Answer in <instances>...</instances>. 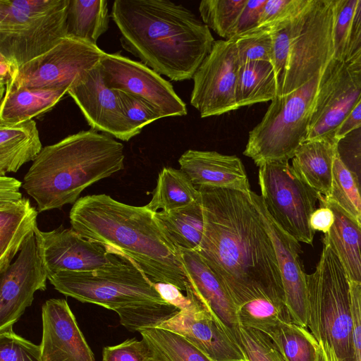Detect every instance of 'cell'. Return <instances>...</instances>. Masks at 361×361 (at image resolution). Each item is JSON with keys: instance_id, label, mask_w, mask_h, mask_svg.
Instances as JSON below:
<instances>
[{"instance_id": "1", "label": "cell", "mask_w": 361, "mask_h": 361, "mask_svg": "<svg viewBox=\"0 0 361 361\" xmlns=\"http://www.w3.org/2000/svg\"><path fill=\"white\" fill-rule=\"evenodd\" d=\"M197 188L204 216L197 252L226 286L238 309L258 298L285 303L275 249L250 192Z\"/></svg>"}, {"instance_id": "2", "label": "cell", "mask_w": 361, "mask_h": 361, "mask_svg": "<svg viewBox=\"0 0 361 361\" xmlns=\"http://www.w3.org/2000/svg\"><path fill=\"white\" fill-rule=\"evenodd\" d=\"M110 16L123 48L173 81L192 79L215 42L195 14L169 0H115Z\"/></svg>"}, {"instance_id": "3", "label": "cell", "mask_w": 361, "mask_h": 361, "mask_svg": "<svg viewBox=\"0 0 361 361\" xmlns=\"http://www.w3.org/2000/svg\"><path fill=\"white\" fill-rule=\"evenodd\" d=\"M69 219L82 237L130 258L152 282L185 291L178 247L146 205L127 204L106 194L86 195L73 205Z\"/></svg>"}, {"instance_id": "4", "label": "cell", "mask_w": 361, "mask_h": 361, "mask_svg": "<svg viewBox=\"0 0 361 361\" xmlns=\"http://www.w3.org/2000/svg\"><path fill=\"white\" fill-rule=\"evenodd\" d=\"M124 147L111 136L82 130L44 147L25 175L23 188L38 212L74 204L89 186L124 169Z\"/></svg>"}, {"instance_id": "5", "label": "cell", "mask_w": 361, "mask_h": 361, "mask_svg": "<svg viewBox=\"0 0 361 361\" xmlns=\"http://www.w3.org/2000/svg\"><path fill=\"white\" fill-rule=\"evenodd\" d=\"M315 271L306 275L307 327L318 342L329 343L337 355L351 360L352 314L349 281L329 242Z\"/></svg>"}, {"instance_id": "6", "label": "cell", "mask_w": 361, "mask_h": 361, "mask_svg": "<svg viewBox=\"0 0 361 361\" xmlns=\"http://www.w3.org/2000/svg\"><path fill=\"white\" fill-rule=\"evenodd\" d=\"M69 0H0V54L19 67L67 37Z\"/></svg>"}, {"instance_id": "7", "label": "cell", "mask_w": 361, "mask_h": 361, "mask_svg": "<svg viewBox=\"0 0 361 361\" xmlns=\"http://www.w3.org/2000/svg\"><path fill=\"white\" fill-rule=\"evenodd\" d=\"M323 72L295 91L274 98L261 121L249 132L243 154L257 166L288 161L305 141Z\"/></svg>"}, {"instance_id": "8", "label": "cell", "mask_w": 361, "mask_h": 361, "mask_svg": "<svg viewBox=\"0 0 361 361\" xmlns=\"http://www.w3.org/2000/svg\"><path fill=\"white\" fill-rule=\"evenodd\" d=\"M58 292L81 302L116 311L149 303H168L152 282L128 257L123 264L94 271H62L48 276Z\"/></svg>"}, {"instance_id": "9", "label": "cell", "mask_w": 361, "mask_h": 361, "mask_svg": "<svg viewBox=\"0 0 361 361\" xmlns=\"http://www.w3.org/2000/svg\"><path fill=\"white\" fill-rule=\"evenodd\" d=\"M336 0H310L293 20L287 66L281 96L322 73L334 59Z\"/></svg>"}, {"instance_id": "10", "label": "cell", "mask_w": 361, "mask_h": 361, "mask_svg": "<svg viewBox=\"0 0 361 361\" xmlns=\"http://www.w3.org/2000/svg\"><path fill=\"white\" fill-rule=\"evenodd\" d=\"M261 197L276 223L297 241L312 245L315 231L310 218L319 194L305 183L288 161L259 166Z\"/></svg>"}, {"instance_id": "11", "label": "cell", "mask_w": 361, "mask_h": 361, "mask_svg": "<svg viewBox=\"0 0 361 361\" xmlns=\"http://www.w3.org/2000/svg\"><path fill=\"white\" fill-rule=\"evenodd\" d=\"M105 53L97 44L66 37L49 51L19 67L5 93L20 88H70L97 66Z\"/></svg>"}, {"instance_id": "12", "label": "cell", "mask_w": 361, "mask_h": 361, "mask_svg": "<svg viewBox=\"0 0 361 361\" xmlns=\"http://www.w3.org/2000/svg\"><path fill=\"white\" fill-rule=\"evenodd\" d=\"M240 66L235 39L214 42L192 77L190 104L202 118L238 109L235 92Z\"/></svg>"}, {"instance_id": "13", "label": "cell", "mask_w": 361, "mask_h": 361, "mask_svg": "<svg viewBox=\"0 0 361 361\" xmlns=\"http://www.w3.org/2000/svg\"><path fill=\"white\" fill-rule=\"evenodd\" d=\"M36 229L27 237L15 262L0 273V333L13 329L32 305L36 291L47 289L48 274Z\"/></svg>"}, {"instance_id": "14", "label": "cell", "mask_w": 361, "mask_h": 361, "mask_svg": "<svg viewBox=\"0 0 361 361\" xmlns=\"http://www.w3.org/2000/svg\"><path fill=\"white\" fill-rule=\"evenodd\" d=\"M360 96L361 75L352 70L348 63L333 59L322 73L305 141L335 140L337 129Z\"/></svg>"}, {"instance_id": "15", "label": "cell", "mask_w": 361, "mask_h": 361, "mask_svg": "<svg viewBox=\"0 0 361 361\" xmlns=\"http://www.w3.org/2000/svg\"><path fill=\"white\" fill-rule=\"evenodd\" d=\"M107 87L137 96L153 106L163 118L187 114L185 103L172 85L142 62L119 53L107 54L100 61Z\"/></svg>"}, {"instance_id": "16", "label": "cell", "mask_w": 361, "mask_h": 361, "mask_svg": "<svg viewBox=\"0 0 361 361\" xmlns=\"http://www.w3.org/2000/svg\"><path fill=\"white\" fill-rule=\"evenodd\" d=\"M36 233L48 276L62 271L108 270L123 264L128 259L62 225L50 231H41L37 228Z\"/></svg>"}, {"instance_id": "17", "label": "cell", "mask_w": 361, "mask_h": 361, "mask_svg": "<svg viewBox=\"0 0 361 361\" xmlns=\"http://www.w3.org/2000/svg\"><path fill=\"white\" fill-rule=\"evenodd\" d=\"M67 93L92 130L123 141L138 135L126 116L115 91L106 85L99 64L70 87Z\"/></svg>"}, {"instance_id": "18", "label": "cell", "mask_w": 361, "mask_h": 361, "mask_svg": "<svg viewBox=\"0 0 361 361\" xmlns=\"http://www.w3.org/2000/svg\"><path fill=\"white\" fill-rule=\"evenodd\" d=\"M271 238L284 292L286 306L293 323L307 328V289L306 274L300 260L301 246L273 219L261 195L250 192Z\"/></svg>"}, {"instance_id": "19", "label": "cell", "mask_w": 361, "mask_h": 361, "mask_svg": "<svg viewBox=\"0 0 361 361\" xmlns=\"http://www.w3.org/2000/svg\"><path fill=\"white\" fill-rule=\"evenodd\" d=\"M177 247L187 278L185 293H190L200 307L237 343L236 331L240 325L238 307L227 288L197 251Z\"/></svg>"}, {"instance_id": "20", "label": "cell", "mask_w": 361, "mask_h": 361, "mask_svg": "<svg viewBox=\"0 0 361 361\" xmlns=\"http://www.w3.org/2000/svg\"><path fill=\"white\" fill-rule=\"evenodd\" d=\"M43 361H96L66 300L51 298L42 307Z\"/></svg>"}, {"instance_id": "21", "label": "cell", "mask_w": 361, "mask_h": 361, "mask_svg": "<svg viewBox=\"0 0 361 361\" xmlns=\"http://www.w3.org/2000/svg\"><path fill=\"white\" fill-rule=\"evenodd\" d=\"M23 182L0 176V273L20 252L27 237L37 228L38 211L19 191Z\"/></svg>"}, {"instance_id": "22", "label": "cell", "mask_w": 361, "mask_h": 361, "mask_svg": "<svg viewBox=\"0 0 361 361\" xmlns=\"http://www.w3.org/2000/svg\"><path fill=\"white\" fill-rule=\"evenodd\" d=\"M157 327L180 334L214 361H246L238 344L204 310L178 311Z\"/></svg>"}, {"instance_id": "23", "label": "cell", "mask_w": 361, "mask_h": 361, "mask_svg": "<svg viewBox=\"0 0 361 361\" xmlns=\"http://www.w3.org/2000/svg\"><path fill=\"white\" fill-rule=\"evenodd\" d=\"M180 169L197 188L229 189L249 193V180L240 158L215 151L188 149L179 158Z\"/></svg>"}, {"instance_id": "24", "label": "cell", "mask_w": 361, "mask_h": 361, "mask_svg": "<svg viewBox=\"0 0 361 361\" xmlns=\"http://www.w3.org/2000/svg\"><path fill=\"white\" fill-rule=\"evenodd\" d=\"M320 206L329 207L334 223L324 238L338 256L348 281L361 282V226L336 201L319 195Z\"/></svg>"}, {"instance_id": "25", "label": "cell", "mask_w": 361, "mask_h": 361, "mask_svg": "<svg viewBox=\"0 0 361 361\" xmlns=\"http://www.w3.org/2000/svg\"><path fill=\"white\" fill-rule=\"evenodd\" d=\"M337 142L330 139L305 141L292 158L296 175L318 194L330 197Z\"/></svg>"}, {"instance_id": "26", "label": "cell", "mask_w": 361, "mask_h": 361, "mask_svg": "<svg viewBox=\"0 0 361 361\" xmlns=\"http://www.w3.org/2000/svg\"><path fill=\"white\" fill-rule=\"evenodd\" d=\"M42 149L33 119L0 125V176L17 172L25 163L33 161Z\"/></svg>"}, {"instance_id": "27", "label": "cell", "mask_w": 361, "mask_h": 361, "mask_svg": "<svg viewBox=\"0 0 361 361\" xmlns=\"http://www.w3.org/2000/svg\"><path fill=\"white\" fill-rule=\"evenodd\" d=\"M68 87L20 88L6 92L1 99L0 125L20 123L52 109Z\"/></svg>"}, {"instance_id": "28", "label": "cell", "mask_w": 361, "mask_h": 361, "mask_svg": "<svg viewBox=\"0 0 361 361\" xmlns=\"http://www.w3.org/2000/svg\"><path fill=\"white\" fill-rule=\"evenodd\" d=\"M155 216L173 243L187 250L197 251L204 232V216L201 199L185 207Z\"/></svg>"}, {"instance_id": "29", "label": "cell", "mask_w": 361, "mask_h": 361, "mask_svg": "<svg viewBox=\"0 0 361 361\" xmlns=\"http://www.w3.org/2000/svg\"><path fill=\"white\" fill-rule=\"evenodd\" d=\"M146 207L153 212H169L188 206L201 199L200 190L180 169L164 167Z\"/></svg>"}, {"instance_id": "30", "label": "cell", "mask_w": 361, "mask_h": 361, "mask_svg": "<svg viewBox=\"0 0 361 361\" xmlns=\"http://www.w3.org/2000/svg\"><path fill=\"white\" fill-rule=\"evenodd\" d=\"M110 17L106 0H69L67 37L97 44L109 29Z\"/></svg>"}, {"instance_id": "31", "label": "cell", "mask_w": 361, "mask_h": 361, "mask_svg": "<svg viewBox=\"0 0 361 361\" xmlns=\"http://www.w3.org/2000/svg\"><path fill=\"white\" fill-rule=\"evenodd\" d=\"M277 96L276 77L271 62L255 61L240 64L235 92L238 109L271 102Z\"/></svg>"}, {"instance_id": "32", "label": "cell", "mask_w": 361, "mask_h": 361, "mask_svg": "<svg viewBox=\"0 0 361 361\" xmlns=\"http://www.w3.org/2000/svg\"><path fill=\"white\" fill-rule=\"evenodd\" d=\"M266 334L285 361H322L320 343L307 328L293 322H283Z\"/></svg>"}, {"instance_id": "33", "label": "cell", "mask_w": 361, "mask_h": 361, "mask_svg": "<svg viewBox=\"0 0 361 361\" xmlns=\"http://www.w3.org/2000/svg\"><path fill=\"white\" fill-rule=\"evenodd\" d=\"M151 352V357L161 361H214L184 336L160 328H145L137 331Z\"/></svg>"}, {"instance_id": "34", "label": "cell", "mask_w": 361, "mask_h": 361, "mask_svg": "<svg viewBox=\"0 0 361 361\" xmlns=\"http://www.w3.org/2000/svg\"><path fill=\"white\" fill-rule=\"evenodd\" d=\"M238 317L240 324L263 333L279 324L292 322L285 303L267 298L243 304L238 309Z\"/></svg>"}, {"instance_id": "35", "label": "cell", "mask_w": 361, "mask_h": 361, "mask_svg": "<svg viewBox=\"0 0 361 361\" xmlns=\"http://www.w3.org/2000/svg\"><path fill=\"white\" fill-rule=\"evenodd\" d=\"M247 0H203L199 12L202 21L224 39L233 37L238 17Z\"/></svg>"}, {"instance_id": "36", "label": "cell", "mask_w": 361, "mask_h": 361, "mask_svg": "<svg viewBox=\"0 0 361 361\" xmlns=\"http://www.w3.org/2000/svg\"><path fill=\"white\" fill-rule=\"evenodd\" d=\"M179 310L169 303H149L118 309L115 311L121 324L131 332L145 328L157 327Z\"/></svg>"}, {"instance_id": "37", "label": "cell", "mask_w": 361, "mask_h": 361, "mask_svg": "<svg viewBox=\"0 0 361 361\" xmlns=\"http://www.w3.org/2000/svg\"><path fill=\"white\" fill-rule=\"evenodd\" d=\"M328 197L336 201L361 226V197L351 173L337 152L334 161L331 193Z\"/></svg>"}, {"instance_id": "38", "label": "cell", "mask_w": 361, "mask_h": 361, "mask_svg": "<svg viewBox=\"0 0 361 361\" xmlns=\"http://www.w3.org/2000/svg\"><path fill=\"white\" fill-rule=\"evenodd\" d=\"M236 341L246 361H285L271 338L259 330L240 324Z\"/></svg>"}, {"instance_id": "39", "label": "cell", "mask_w": 361, "mask_h": 361, "mask_svg": "<svg viewBox=\"0 0 361 361\" xmlns=\"http://www.w3.org/2000/svg\"><path fill=\"white\" fill-rule=\"evenodd\" d=\"M233 39L240 64L271 61L272 37L269 30L257 27Z\"/></svg>"}, {"instance_id": "40", "label": "cell", "mask_w": 361, "mask_h": 361, "mask_svg": "<svg viewBox=\"0 0 361 361\" xmlns=\"http://www.w3.org/2000/svg\"><path fill=\"white\" fill-rule=\"evenodd\" d=\"M357 0H336L333 30L334 59L345 62Z\"/></svg>"}, {"instance_id": "41", "label": "cell", "mask_w": 361, "mask_h": 361, "mask_svg": "<svg viewBox=\"0 0 361 361\" xmlns=\"http://www.w3.org/2000/svg\"><path fill=\"white\" fill-rule=\"evenodd\" d=\"M310 0H267L259 25L271 30L292 20L300 15Z\"/></svg>"}, {"instance_id": "42", "label": "cell", "mask_w": 361, "mask_h": 361, "mask_svg": "<svg viewBox=\"0 0 361 361\" xmlns=\"http://www.w3.org/2000/svg\"><path fill=\"white\" fill-rule=\"evenodd\" d=\"M0 361H43L40 345L18 335L13 329L1 332Z\"/></svg>"}, {"instance_id": "43", "label": "cell", "mask_w": 361, "mask_h": 361, "mask_svg": "<svg viewBox=\"0 0 361 361\" xmlns=\"http://www.w3.org/2000/svg\"><path fill=\"white\" fill-rule=\"evenodd\" d=\"M114 91L126 116L137 134L145 126L163 118L153 106L143 99L123 91Z\"/></svg>"}, {"instance_id": "44", "label": "cell", "mask_w": 361, "mask_h": 361, "mask_svg": "<svg viewBox=\"0 0 361 361\" xmlns=\"http://www.w3.org/2000/svg\"><path fill=\"white\" fill-rule=\"evenodd\" d=\"M337 153L351 173L361 197V126L337 142Z\"/></svg>"}, {"instance_id": "45", "label": "cell", "mask_w": 361, "mask_h": 361, "mask_svg": "<svg viewBox=\"0 0 361 361\" xmlns=\"http://www.w3.org/2000/svg\"><path fill=\"white\" fill-rule=\"evenodd\" d=\"M151 352L146 341L142 338H127L123 342L102 350V361H148Z\"/></svg>"}, {"instance_id": "46", "label": "cell", "mask_w": 361, "mask_h": 361, "mask_svg": "<svg viewBox=\"0 0 361 361\" xmlns=\"http://www.w3.org/2000/svg\"><path fill=\"white\" fill-rule=\"evenodd\" d=\"M348 281L352 314L350 361H361V282Z\"/></svg>"}, {"instance_id": "47", "label": "cell", "mask_w": 361, "mask_h": 361, "mask_svg": "<svg viewBox=\"0 0 361 361\" xmlns=\"http://www.w3.org/2000/svg\"><path fill=\"white\" fill-rule=\"evenodd\" d=\"M161 298L169 304L176 307L180 312H197L203 310L195 300L192 295L187 292L184 295L178 287L166 283H154Z\"/></svg>"}, {"instance_id": "48", "label": "cell", "mask_w": 361, "mask_h": 361, "mask_svg": "<svg viewBox=\"0 0 361 361\" xmlns=\"http://www.w3.org/2000/svg\"><path fill=\"white\" fill-rule=\"evenodd\" d=\"M266 2L267 0H247L236 23L233 39L258 27Z\"/></svg>"}, {"instance_id": "49", "label": "cell", "mask_w": 361, "mask_h": 361, "mask_svg": "<svg viewBox=\"0 0 361 361\" xmlns=\"http://www.w3.org/2000/svg\"><path fill=\"white\" fill-rule=\"evenodd\" d=\"M361 54V0L355 9L345 63H349Z\"/></svg>"}, {"instance_id": "50", "label": "cell", "mask_w": 361, "mask_h": 361, "mask_svg": "<svg viewBox=\"0 0 361 361\" xmlns=\"http://www.w3.org/2000/svg\"><path fill=\"white\" fill-rule=\"evenodd\" d=\"M334 219V212L329 207L320 206L311 214L310 225L313 231L326 234L333 226Z\"/></svg>"}, {"instance_id": "51", "label": "cell", "mask_w": 361, "mask_h": 361, "mask_svg": "<svg viewBox=\"0 0 361 361\" xmlns=\"http://www.w3.org/2000/svg\"><path fill=\"white\" fill-rule=\"evenodd\" d=\"M19 71L18 65L13 61L0 54L1 99L15 80Z\"/></svg>"}, {"instance_id": "52", "label": "cell", "mask_w": 361, "mask_h": 361, "mask_svg": "<svg viewBox=\"0 0 361 361\" xmlns=\"http://www.w3.org/2000/svg\"><path fill=\"white\" fill-rule=\"evenodd\" d=\"M361 126V96L345 120L337 129L334 140L338 142L348 133Z\"/></svg>"}, {"instance_id": "53", "label": "cell", "mask_w": 361, "mask_h": 361, "mask_svg": "<svg viewBox=\"0 0 361 361\" xmlns=\"http://www.w3.org/2000/svg\"><path fill=\"white\" fill-rule=\"evenodd\" d=\"M320 343L322 355L324 361H347L340 358L335 353L334 348L326 342L321 341Z\"/></svg>"}, {"instance_id": "54", "label": "cell", "mask_w": 361, "mask_h": 361, "mask_svg": "<svg viewBox=\"0 0 361 361\" xmlns=\"http://www.w3.org/2000/svg\"><path fill=\"white\" fill-rule=\"evenodd\" d=\"M348 65L352 70L361 75V54L352 61L348 63Z\"/></svg>"}, {"instance_id": "55", "label": "cell", "mask_w": 361, "mask_h": 361, "mask_svg": "<svg viewBox=\"0 0 361 361\" xmlns=\"http://www.w3.org/2000/svg\"><path fill=\"white\" fill-rule=\"evenodd\" d=\"M148 361H161V360L155 359V358L151 357Z\"/></svg>"}, {"instance_id": "56", "label": "cell", "mask_w": 361, "mask_h": 361, "mask_svg": "<svg viewBox=\"0 0 361 361\" xmlns=\"http://www.w3.org/2000/svg\"><path fill=\"white\" fill-rule=\"evenodd\" d=\"M322 361H324V357H323V355H322Z\"/></svg>"}]
</instances>
